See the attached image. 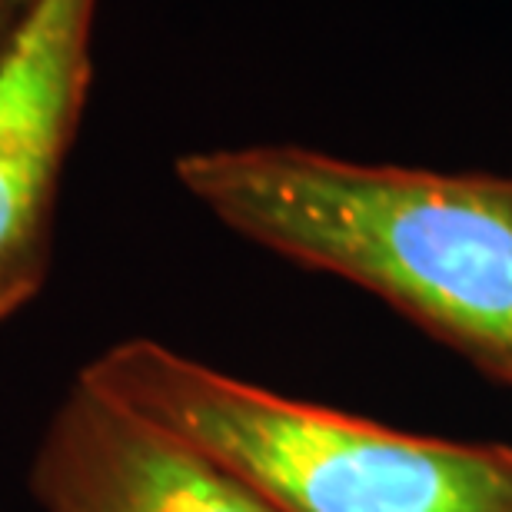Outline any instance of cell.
<instances>
[{"label": "cell", "mask_w": 512, "mask_h": 512, "mask_svg": "<svg viewBox=\"0 0 512 512\" xmlns=\"http://www.w3.org/2000/svg\"><path fill=\"white\" fill-rule=\"evenodd\" d=\"M27 4H30V0H0V50H4L10 34H14L17 20L27 10Z\"/></svg>", "instance_id": "5b68a950"}, {"label": "cell", "mask_w": 512, "mask_h": 512, "mask_svg": "<svg viewBox=\"0 0 512 512\" xmlns=\"http://www.w3.org/2000/svg\"><path fill=\"white\" fill-rule=\"evenodd\" d=\"M177 180L223 227L376 293L512 386V177L260 143L187 153Z\"/></svg>", "instance_id": "6da1fadb"}, {"label": "cell", "mask_w": 512, "mask_h": 512, "mask_svg": "<svg viewBox=\"0 0 512 512\" xmlns=\"http://www.w3.org/2000/svg\"><path fill=\"white\" fill-rule=\"evenodd\" d=\"M30 489L44 512H273L210 459L80 383L50 419Z\"/></svg>", "instance_id": "277c9868"}, {"label": "cell", "mask_w": 512, "mask_h": 512, "mask_svg": "<svg viewBox=\"0 0 512 512\" xmlns=\"http://www.w3.org/2000/svg\"><path fill=\"white\" fill-rule=\"evenodd\" d=\"M100 0H30L0 50V323L54 256L60 173L94 77Z\"/></svg>", "instance_id": "3957f363"}, {"label": "cell", "mask_w": 512, "mask_h": 512, "mask_svg": "<svg viewBox=\"0 0 512 512\" xmlns=\"http://www.w3.org/2000/svg\"><path fill=\"white\" fill-rule=\"evenodd\" d=\"M77 383L210 459L273 512H512L509 446L389 429L153 340L110 346Z\"/></svg>", "instance_id": "7a4b0ae2"}]
</instances>
